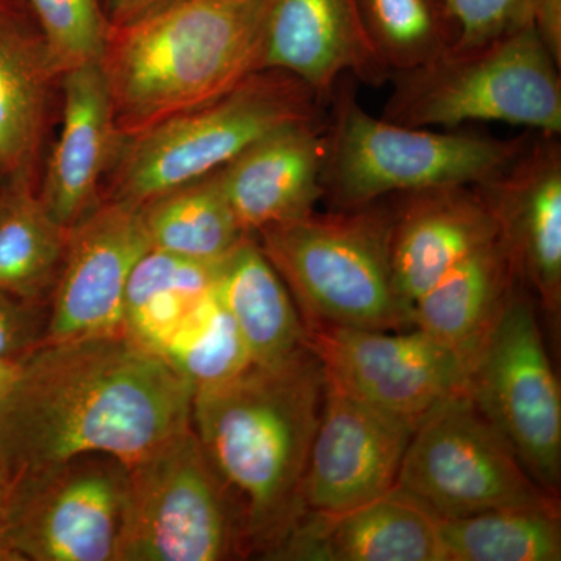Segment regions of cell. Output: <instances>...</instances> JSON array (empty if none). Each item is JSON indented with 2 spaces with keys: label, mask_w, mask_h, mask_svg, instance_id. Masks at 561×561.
<instances>
[{
  "label": "cell",
  "mask_w": 561,
  "mask_h": 561,
  "mask_svg": "<svg viewBox=\"0 0 561 561\" xmlns=\"http://www.w3.org/2000/svg\"><path fill=\"white\" fill-rule=\"evenodd\" d=\"M0 401L11 476L81 454L130 465L191 426L195 387L124 331L41 343Z\"/></svg>",
  "instance_id": "cell-1"
},
{
  "label": "cell",
  "mask_w": 561,
  "mask_h": 561,
  "mask_svg": "<svg viewBox=\"0 0 561 561\" xmlns=\"http://www.w3.org/2000/svg\"><path fill=\"white\" fill-rule=\"evenodd\" d=\"M327 376L306 343L287 359L198 387L191 426L242 505L249 553L275 548L302 515L301 485Z\"/></svg>",
  "instance_id": "cell-2"
},
{
  "label": "cell",
  "mask_w": 561,
  "mask_h": 561,
  "mask_svg": "<svg viewBox=\"0 0 561 561\" xmlns=\"http://www.w3.org/2000/svg\"><path fill=\"white\" fill-rule=\"evenodd\" d=\"M272 0H179L111 27L101 68L121 139L203 108L264 70Z\"/></svg>",
  "instance_id": "cell-3"
},
{
  "label": "cell",
  "mask_w": 561,
  "mask_h": 561,
  "mask_svg": "<svg viewBox=\"0 0 561 561\" xmlns=\"http://www.w3.org/2000/svg\"><path fill=\"white\" fill-rule=\"evenodd\" d=\"M253 236L305 328L400 331L412 324L391 271L389 198L357 209L313 210Z\"/></svg>",
  "instance_id": "cell-4"
},
{
  "label": "cell",
  "mask_w": 561,
  "mask_h": 561,
  "mask_svg": "<svg viewBox=\"0 0 561 561\" xmlns=\"http://www.w3.org/2000/svg\"><path fill=\"white\" fill-rule=\"evenodd\" d=\"M354 81L342 77L328 102L321 186L332 210L362 208L404 192L474 186L504 169L529 139L530 131L500 139L378 119L362 108Z\"/></svg>",
  "instance_id": "cell-5"
},
{
  "label": "cell",
  "mask_w": 561,
  "mask_h": 561,
  "mask_svg": "<svg viewBox=\"0 0 561 561\" xmlns=\"http://www.w3.org/2000/svg\"><path fill=\"white\" fill-rule=\"evenodd\" d=\"M327 114L328 103L298 77L260 70L220 101L121 139L102 198L142 206L219 171L262 136Z\"/></svg>",
  "instance_id": "cell-6"
},
{
  "label": "cell",
  "mask_w": 561,
  "mask_h": 561,
  "mask_svg": "<svg viewBox=\"0 0 561 561\" xmlns=\"http://www.w3.org/2000/svg\"><path fill=\"white\" fill-rule=\"evenodd\" d=\"M382 117L415 128L504 122L561 133L560 68L531 25L420 68L393 72Z\"/></svg>",
  "instance_id": "cell-7"
},
{
  "label": "cell",
  "mask_w": 561,
  "mask_h": 561,
  "mask_svg": "<svg viewBox=\"0 0 561 561\" xmlns=\"http://www.w3.org/2000/svg\"><path fill=\"white\" fill-rule=\"evenodd\" d=\"M116 561H221L249 556L241 502L192 426L127 465Z\"/></svg>",
  "instance_id": "cell-8"
},
{
  "label": "cell",
  "mask_w": 561,
  "mask_h": 561,
  "mask_svg": "<svg viewBox=\"0 0 561 561\" xmlns=\"http://www.w3.org/2000/svg\"><path fill=\"white\" fill-rule=\"evenodd\" d=\"M397 486L438 519L500 508H551L556 496L527 474L470 393L456 394L416 424Z\"/></svg>",
  "instance_id": "cell-9"
},
{
  "label": "cell",
  "mask_w": 561,
  "mask_h": 561,
  "mask_svg": "<svg viewBox=\"0 0 561 561\" xmlns=\"http://www.w3.org/2000/svg\"><path fill=\"white\" fill-rule=\"evenodd\" d=\"M519 284L471 365L468 393L527 474L557 496L561 483L560 383L537 312Z\"/></svg>",
  "instance_id": "cell-10"
},
{
  "label": "cell",
  "mask_w": 561,
  "mask_h": 561,
  "mask_svg": "<svg viewBox=\"0 0 561 561\" xmlns=\"http://www.w3.org/2000/svg\"><path fill=\"white\" fill-rule=\"evenodd\" d=\"M127 486V463L108 454L11 476V551L20 561H116Z\"/></svg>",
  "instance_id": "cell-11"
},
{
  "label": "cell",
  "mask_w": 561,
  "mask_h": 561,
  "mask_svg": "<svg viewBox=\"0 0 561 561\" xmlns=\"http://www.w3.org/2000/svg\"><path fill=\"white\" fill-rule=\"evenodd\" d=\"M306 343L327 383L413 424L468 390L470 362L419 328H306Z\"/></svg>",
  "instance_id": "cell-12"
},
{
  "label": "cell",
  "mask_w": 561,
  "mask_h": 561,
  "mask_svg": "<svg viewBox=\"0 0 561 561\" xmlns=\"http://www.w3.org/2000/svg\"><path fill=\"white\" fill-rule=\"evenodd\" d=\"M150 249L140 206L102 198L68 231L43 343L122 331L128 279Z\"/></svg>",
  "instance_id": "cell-13"
},
{
  "label": "cell",
  "mask_w": 561,
  "mask_h": 561,
  "mask_svg": "<svg viewBox=\"0 0 561 561\" xmlns=\"http://www.w3.org/2000/svg\"><path fill=\"white\" fill-rule=\"evenodd\" d=\"M415 427L327 383L302 479V513L350 511L393 490Z\"/></svg>",
  "instance_id": "cell-14"
},
{
  "label": "cell",
  "mask_w": 561,
  "mask_h": 561,
  "mask_svg": "<svg viewBox=\"0 0 561 561\" xmlns=\"http://www.w3.org/2000/svg\"><path fill=\"white\" fill-rule=\"evenodd\" d=\"M559 138L530 131L522 151L504 169L474 184L497 221L516 275L552 316H559L561 306Z\"/></svg>",
  "instance_id": "cell-15"
},
{
  "label": "cell",
  "mask_w": 561,
  "mask_h": 561,
  "mask_svg": "<svg viewBox=\"0 0 561 561\" xmlns=\"http://www.w3.org/2000/svg\"><path fill=\"white\" fill-rule=\"evenodd\" d=\"M391 271L402 305L431 290L460 261L500 236L490 206L474 186H445L390 195Z\"/></svg>",
  "instance_id": "cell-16"
},
{
  "label": "cell",
  "mask_w": 561,
  "mask_h": 561,
  "mask_svg": "<svg viewBox=\"0 0 561 561\" xmlns=\"http://www.w3.org/2000/svg\"><path fill=\"white\" fill-rule=\"evenodd\" d=\"M262 66L298 77L327 103L342 77L375 88L390 79L365 32L359 0H272Z\"/></svg>",
  "instance_id": "cell-17"
},
{
  "label": "cell",
  "mask_w": 561,
  "mask_h": 561,
  "mask_svg": "<svg viewBox=\"0 0 561 561\" xmlns=\"http://www.w3.org/2000/svg\"><path fill=\"white\" fill-rule=\"evenodd\" d=\"M438 518L394 486L339 513L305 512L264 556L278 561H443Z\"/></svg>",
  "instance_id": "cell-18"
},
{
  "label": "cell",
  "mask_w": 561,
  "mask_h": 561,
  "mask_svg": "<svg viewBox=\"0 0 561 561\" xmlns=\"http://www.w3.org/2000/svg\"><path fill=\"white\" fill-rule=\"evenodd\" d=\"M327 122H297L262 136L219 169L221 187L247 234L301 219L323 201Z\"/></svg>",
  "instance_id": "cell-19"
},
{
  "label": "cell",
  "mask_w": 561,
  "mask_h": 561,
  "mask_svg": "<svg viewBox=\"0 0 561 561\" xmlns=\"http://www.w3.org/2000/svg\"><path fill=\"white\" fill-rule=\"evenodd\" d=\"M62 124L38 192L50 216L70 230L102 201L101 184L121 138L101 62L60 77Z\"/></svg>",
  "instance_id": "cell-20"
},
{
  "label": "cell",
  "mask_w": 561,
  "mask_h": 561,
  "mask_svg": "<svg viewBox=\"0 0 561 561\" xmlns=\"http://www.w3.org/2000/svg\"><path fill=\"white\" fill-rule=\"evenodd\" d=\"M55 80L32 14L21 0H0V173L9 181L33 184Z\"/></svg>",
  "instance_id": "cell-21"
},
{
  "label": "cell",
  "mask_w": 561,
  "mask_h": 561,
  "mask_svg": "<svg viewBox=\"0 0 561 561\" xmlns=\"http://www.w3.org/2000/svg\"><path fill=\"white\" fill-rule=\"evenodd\" d=\"M519 284L511 254L497 236L413 302L412 324L472 365Z\"/></svg>",
  "instance_id": "cell-22"
},
{
  "label": "cell",
  "mask_w": 561,
  "mask_h": 561,
  "mask_svg": "<svg viewBox=\"0 0 561 561\" xmlns=\"http://www.w3.org/2000/svg\"><path fill=\"white\" fill-rule=\"evenodd\" d=\"M213 289L234 321L251 364H278L306 345L294 298L253 234L217 262Z\"/></svg>",
  "instance_id": "cell-23"
},
{
  "label": "cell",
  "mask_w": 561,
  "mask_h": 561,
  "mask_svg": "<svg viewBox=\"0 0 561 561\" xmlns=\"http://www.w3.org/2000/svg\"><path fill=\"white\" fill-rule=\"evenodd\" d=\"M68 230L61 227L32 183L7 181L0 191V290L46 305L60 272Z\"/></svg>",
  "instance_id": "cell-24"
},
{
  "label": "cell",
  "mask_w": 561,
  "mask_h": 561,
  "mask_svg": "<svg viewBox=\"0 0 561 561\" xmlns=\"http://www.w3.org/2000/svg\"><path fill=\"white\" fill-rule=\"evenodd\" d=\"M217 262L147 251L128 279L122 331L160 354L180 324L213 290Z\"/></svg>",
  "instance_id": "cell-25"
},
{
  "label": "cell",
  "mask_w": 561,
  "mask_h": 561,
  "mask_svg": "<svg viewBox=\"0 0 561 561\" xmlns=\"http://www.w3.org/2000/svg\"><path fill=\"white\" fill-rule=\"evenodd\" d=\"M153 250L202 262H217L245 238L219 171L164 192L140 206Z\"/></svg>",
  "instance_id": "cell-26"
},
{
  "label": "cell",
  "mask_w": 561,
  "mask_h": 561,
  "mask_svg": "<svg viewBox=\"0 0 561 561\" xmlns=\"http://www.w3.org/2000/svg\"><path fill=\"white\" fill-rule=\"evenodd\" d=\"M443 561H559V511L500 508L438 519Z\"/></svg>",
  "instance_id": "cell-27"
},
{
  "label": "cell",
  "mask_w": 561,
  "mask_h": 561,
  "mask_svg": "<svg viewBox=\"0 0 561 561\" xmlns=\"http://www.w3.org/2000/svg\"><path fill=\"white\" fill-rule=\"evenodd\" d=\"M359 10L390 76L437 60L459 38L449 0H359Z\"/></svg>",
  "instance_id": "cell-28"
},
{
  "label": "cell",
  "mask_w": 561,
  "mask_h": 561,
  "mask_svg": "<svg viewBox=\"0 0 561 561\" xmlns=\"http://www.w3.org/2000/svg\"><path fill=\"white\" fill-rule=\"evenodd\" d=\"M160 354L195 390L227 381L251 365L245 343L214 289L180 324Z\"/></svg>",
  "instance_id": "cell-29"
},
{
  "label": "cell",
  "mask_w": 561,
  "mask_h": 561,
  "mask_svg": "<svg viewBox=\"0 0 561 561\" xmlns=\"http://www.w3.org/2000/svg\"><path fill=\"white\" fill-rule=\"evenodd\" d=\"M38 25L58 77L101 62L111 31L102 0H21Z\"/></svg>",
  "instance_id": "cell-30"
},
{
  "label": "cell",
  "mask_w": 561,
  "mask_h": 561,
  "mask_svg": "<svg viewBox=\"0 0 561 561\" xmlns=\"http://www.w3.org/2000/svg\"><path fill=\"white\" fill-rule=\"evenodd\" d=\"M459 38L453 49H470L530 25L535 0H449Z\"/></svg>",
  "instance_id": "cell-31"
},
{
  "label": "cell",
  "mask_w": 561,
  "mask_h": 561,
  "mask_svg": "<svg viewBox=\"0 0 561 561\" xmlns=\"http://www.w3.org/2000/svg\"><path fill=\"white\" fill-rule=\"evenodd\" d=\"M44 308L0 290V360H21L44 342L49 316Z\"/></svg>",
  "instance_id": "cell-32"
},
{
  "label": "cell",
  "mask_w": 561,
  "mask_h": 561,
  "mask_svg": "<svg viewBox=\"0 0 561 561\" xmlns=\"http://www.w3.org/2000/svg\"><path fill=\"white\" fill-rule=\"evenodd\" d=\"M530 25L541 46L561 69V0H535Z\"/></svg>",
  "instance_id": "cell-33"
},
{
  "label": "cell",
  "mask_w": 561,
  "mask_h": 561,
  "mask_svg": "<svg viewBox=\"0 0 561 561\" xmlns=\"http://www.w3.org/2000/svg\"><path fill=\"white\" fill-rule=\"evenodd\" d=\"M179 0H102L111 27L127 24Z\"/></svg>",
  "instance_id": "cell-34"
},
{
  "label": "cell",
  "mask_w": 561,
  "mask_h": 561,
  "mask_svg": "<svg viewBox=\"0 0 561 561\" xmlns=\"http://www.w3.org/2000/svg\"><path fill=\"white\" fill-rule=\"evenodd\" d=\"M11 478L7 468L0 463V561H20L11 551L9 537H7V522H9Z\"/></svg>",
  "instance_id": "cell-35"
},
{
  "label": "cell",
  "mask_w": 561,
  "mask_h": 561,
  "mask_svg": "<svg viewBox=\"0 0 561 561\" xmlns=\"http://www.w3.org/2000/svg\"><path fill=\"white\" fill-rule=\"evenodd\" d=\"M18 368H20V362L0 360V401L13 386Z\"/></svg>",
  "instance_id": "cell-36"
},
{
  "label": "cell",
  "mask_w": 561,
  "mask_h": 561,
  "mask_svg": "<svg viewBox=\"0 0 561 561\" xmlns=\"http://www.w3.org/2000/svg\"><path fill=\"white\" fill-rule=\"evenodd\" d=\"M2 187H3L2 184H0V191H2Z\"/></svg>",
  "instance_id": "cell-37"
}]
</instances>
